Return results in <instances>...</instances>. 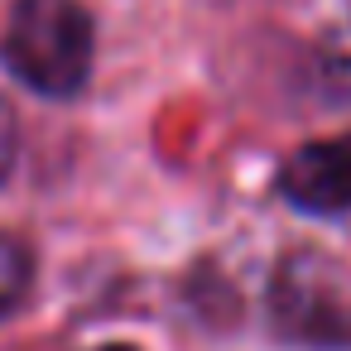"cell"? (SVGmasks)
Instances as JSON below:
<instances>
[{
	"label": "cell",
	"mask_w": 351,
	"mask_h": 351,
	"mask_svg": "<svg viewBox=\"0 0 351 351\" xmlns=\"http://www.w3.org/2000/svg\"><path fill=\"white\" fill-rule=\"evenodd\" d=\"M92 351H140V346H130V341H111V346H92Z\"/></svg>",
	"instance_id": "cell-6"
},
{
	"label": "cell",
	"mask_w": 351,
	"mask_h": 351,
	"mask_svg": "<svg viewBox=\"0 0 351 351\" xmlns=\"http://www.w3.org/2000/svg\"><path fill=\"white\" fill-rule=\"evenodd\" d=\"M34 289V250L10 236V231H0V322H5Z\"/></svg>",
	"instance_id": "cell-4"
},
{
	"label": "cell",
	"mask_w": 351,
	"mask_h": 351,
	"mask_svg": "<svg viewBox=\"0 0 351 351\" xmlns=\"http://www.w3.org/2000/svg\"><path fill=\"white\" fill-rule=\"evenodd\" d=\"M15 159H20V116L10 101H0V183L10 178Z\"/></svg>",
	"instance_id": "cell-5"
},
{
	"label": "cell",
	"mask_w": 351,
	"mask_h": 351,
	"mask_svg": "<svg viewBox=\"0 0 351 351\" xmlns=\"http://www.w3.org/2000/svg\"><path fill=\"white\" fill-rule=\"evenodd\" d=\"M0 63L49 101H68L92 82L97 25L77 0H15L0 34Z\"/></svg>",
	"instance_id": "cell-1"
},
{
	"label": "cell",
	"mask_w": 351,
	"mask_h": 351,
	"mask_svg": "<svg viewBox=\"0 0 351 351\" xmlns=\"http://www.w3.org/2000/svg\"><path fill=\"white\" fill-rule=\"evenodd\" d=\"M279 197L308 217L351 212V130L298 145L279 169Z\"/></svg>",
	"instance_id": "cell-3"
},
{
	"label": "cell",
	"mask_w": 351,
	"mask_h": 351,
	"mask_svg": "<svg viewBox=\"0 0 351 351\" xmlns=\"http://www.w3.org/2000/svg\"><path fill=\"white\" fill-rule=\"evenodd\" d=\"M269 313H274V327L293 341H313V346L351 341V308L341 303L332 269L313 255H293L274 269Z\"/></svg>",
	"instance_id": "cell-2"
}]
</instances>
